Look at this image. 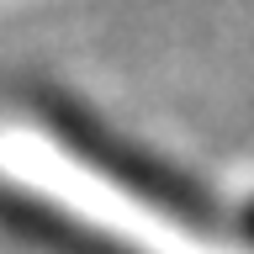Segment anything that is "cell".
<instances>
[{
	"label": "cell",
	"mask_w": 254,
	"mask_h": 254,
	"mask_svg": "<svg viewBox=\"0 0 254 254\" xmlns=\"http://www.w3.org/2000/svg\"><path fill=\"white\" fill-rule=\"evenodd\" d=\"M0 175L16 180L21 190H32V196H48L69 217L90 222L95 233L117 238V244H132L143 254H228L217 244H201L186 228H175L148 201H138L117 180H106L95 164L69 159L59 143L37 138V132H16V127L0 132Z\"/></svg>",
	"instance_id": "cell-1"
}]
</instances>
